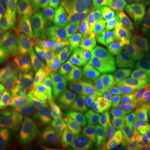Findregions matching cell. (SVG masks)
<instances>
[{"instance_id":"1","label":"cell","mask_w":150,"mask_h":150,"mask_svg":"<svg viewBox=\"0 0 150 150\" xmlns=\"http://www.w3.org/2000/svg\"><path fill=\"white\" fill-rule=\"evenodd\" d=\"M62 46L69 74L90 76L93 67V40L83 23L73 24L63 33Z\"/></svg>"},{"instance_id":"2","label":"cell","mask_w":150,"mask_h":150,"mask_svg":"<svg viewBox=\"0 0 150 150\" xmlns=\"http://www.w3.org/2000/svg\"><path fill=\"white\" fill-rule=\"evenodd\" d=\"M34 82L35 76L32 68L18 63L0 88V93L12 103L17 112H30L36 108Z\"/></svg>"},{"instance_id":"3","label":"cell","mask_w":150,"mask_h":150,"mask_svg":"<svg viewBox=\"0 0 150 150\" xmlns=\"http://www.w3.org/2000/svg\"><path fill=\"white\" fill-rule=\"evenodd\" d=\"M35 75L36 108L59 109L72 88L71 75H63L46 66H40Z\"/></svg>"},{"instance_id":"4","label":"cell","mask_w":150,"mask_h":150,"mask_svg":"<svg viewBox=\"0 0 150 150\" xmlns=\"http://www.w3.org/2000/svg\"><path fill=\"white\" fill-rule=\"evenodd\" d=\"M29 64L33 70H37L40 66H46L60 74L70 75L59 34L55 32L39 34Z\"/></svg>"},{"instance_id":"5","label":"cell","mask_w":150,"mask_h":150,"mask_svg":"<svg viewBox=\"0 0 150 150\" xmlns=\"http://www.w3.org/2000/svg\"><path fill=\"white\" fill-rule=\"evenodd\" d=\"M27 123L36 140L42 144H56L64 139L61 118L57 109L35 108L29 112Z\"/></svg>"},{"instance_id":"6","label":"cell","mask_w":150,"mask_h":150,"mask_svg":"<svg viewBox=\"0 0 150 150\" xmlns=\"http://www.w3.org/2000/svg\"><path fill=\"white\" fill-rule=\"evenodd\" d=\"M93 68L97 77L103 81L116 83L134 80V69L129 56L116 52H103L96 57Z\"/></svg>"},{"instance_id":"7","label":"cell","mask_w":150,"mask_h":150,"mask_svg":"<svg viewBox=\"0 0 150 150\" xmlns=\"http://www.w3.org/2000/svg\"><path fill=\"white\" fill-rule=\"evenodd\" d=\"M33 24L38 33H63L69 23L59 0H40L34 8Z\"/></svg>"},{"instance_id":"8","label":"cell","mask_w":150,"mask_h":150,"mask_svg":"<svg viewBox=\"0 0 150 150\" xmlns=\"http://www.w3.org/2000/svg\"><path fill=\"white\" fill-rule=\"evenodd\" d=\"M137 40L132 22L124 12L112 17L109 24L108 46L110 51L129 54L136 46Z\"/></svg>"},{"instance_id":"9","label":"cell","mask_w":150,"mask_h":150,"mask_svg":"<svg viewBox=\"0 0 150 150\" xmlns=\"http://www.w3.org/2000/svg\"><path fill=\"white\" fill-rule=\"evenodd\" d=\"M32 44L28 43L12 23L0 41V59L7 62L27 58L30 54Z\"/></svg>"},{"instance_id":"10","label":"cell","mask_w":150,"mask_h":150,"mask_svg":"<svg viewBox=\"0 0 150 150\" xmlns=\"http://www.w3.org/2000/svg\"><path fill=\"white\" fill-rule=\"evenodd\" d=\"M59 109L63 130L69 141L74 142L80 136H87L93 139H98L93 132H91L84 123L78 117L67 99L64 100Z\"/></svg>"},{"instance_id":"11","label":"cell","mask_w":150,"mask_h":150,"mask_svg":"<svg viewBox=\"0 0 150 150\" xmlns=\"http://www.w3.org/2000/svg\"><path fill=\"white\" fill-rule=\"evenodd\" d=\"M37 142L28 123L22 124L0 138V150H25L35 148Z\"/></svg>"},{"instance_id":"12","label":"cell","mask_w":150,"mask_h":150,"mask_svg":"<svg viewBox=\"0 0 150 150\" xmlns=\"http://www.w3.org/2000/svg\"><path fill=\"white\" fill-rule=\"evenodd\" d=\"M34 2L31 0H19L12 24L21 33L28 43L32 44V23L33 22Z\"/></svg>"},{"instance_id":"13","label":"cell","mask_w":150,"mask_h":150,"mask_svg":"<svg viewBox=\"0 0 150 150\" xmlns=\"http://www.w3.org/2000/svg\"><path fill=\"white\" fill-rule=\"evenodd\" d=\"M113 88V83L87 78H74L72 89L85 98H105Z\"/></svg>"},{"instance_id":"14","label":"cell","mask_w":150,"mask_h":150,"mask_svg":"<svg viewBox=\"0 0 150 150\" xmlns=\"http://www.w3.org/2000/svg\"><path fill=\"white\" fill-rule=\"evenodd\" d=\"M123 127L121 120L115 112L114 106H111L107 117L94 134L102 144H112L119 138Z\"/></svg>"},{"instance_id":"15","label":"cell","mask_w":150,"mask_h":150,"mask_svg":"<svg viewBox=\"0 0 150 150\" xmlns=\"http://www.w3.org/2000/svg\"><path fill=\"white\" fill-rule=\"evenodd\" d=\"M144 103L139 92H133L125 97L118 105L114 106L115 112L121 120L123 127L128 126L133 122Z\"/></svg>"},{"instance_id":"16","label":"cell","mask_w":150,"mask_h":150,"mask_svg":"<svg viewBox=\"0 0 150 150\" xmlns=\"http://www.w3.org/2000/svg\"><path fill=\"white\" fill-rule=\"evenodd\" d=\"M123 9L135 28L150 25V0H125Z\"/></svg>"},{"instance_id":"17","label":"cell","mask_w":150,"mask_h":150,"mask_svg":"<svg viewBox=\"0 0 150 150\" xmlns=\"http://www.w3.org/2000/svg\"><path fill=\"white\" fill-rule=\"evenodd\" d=\"M83 24L93 42L100 45L108 43L109 22L103 14L94 13L88 16Z\"/></svg>"},{"instance_id":"18","label":"cell","mask_w":150,"mask_h":150,"mask_svg":"<svg viewBox=\"0 0 150 150\" xmlns=\"http://www.w3.org/2000/svg\"><path fill=\"white\" fill-rule=\"evenodd\" d=\"M149 132L137 118L122 131L117 141V146L123 150H133L143 141Z\"/></svg>"},{"instance_id":"19","label":"cell","mask_w":150,"mask_h":150,"mask_svg":"<svg viewBox=\"0 0 150 150\" xmlns=\"http://www.w3.org/2000/svg\"><path fill=\"white\" fill-rule=\"evenodd\" d=\"M88 100L90 104V121L93 132L95 134L107 117L112 105L101 98H88Z\"/></svg>"},{"instance_id":"20","label":"cell","mask_w":150,"mask_h":150,"mask_svg":"<svg viewBox=\"0 0 150 150\" xmlns=\"http://www.w3.org/2000/svg\"><path fill=\"white\" fill-rule=\"evenodd\" d=\"M139 88L137 81L128 80L113 83V88L110 93L104 99L112 106H117L123 98L133 92H139Z\"/></svg>"},{"instance_id":"21","label":"cell","mask_w":150,"mask_h":150,"mask_svg":"<svg viewBox=\"0 0 150 150\" xmlns=\"http://www.w3.org/2000/svg\"><path fill=\"white\" fill-rule=\"evenodd\" d=\"M129 57L134 67L135 76L141 74L150 67V45L139 44L134 47Z\"/></svg>"},{"instance_id":"22","label":"cell","mask_w":150,"mask_h":150,"mask_svg":"<svg viewBox=\"0 0 150 150\" xmlns=\"http://www.w3.org/2000/svg\"><path fill=\"white\" fill-rule=\"evenodd\" d=\"M71 103L75 112L86 122L90 121V104L88 98L79 94L74 90L69 93Z\"/></svg>"},{"instance_id":"23","label":"cell","mask_w":150,"mask_h":150,"mask_svg":"<svg viewBox=\"0 0 150 150\" xmlns=\"http://www.w3.org/2000/svg\"><path fill=\"white\" fill-rule=\"evenodd\" d=\"M16 113V109L12 103L0 93V129L5 128Z\"/></svg>"},{"instance_id":"24","label":"cell","mask_w":150,"mask_h":150,"mask_svg":"<svg viewBox=\"0 0 150 150\" xmlns=\"http://www.w3.org/2000/svg\"><path fill=\"white\" fill-rule=\"evenodd\" d=\"M69 23L77 21L79 13L80 0H59Z\"/></svg>"},{"instance_id":"25","label":"cell","mask_w":150,"mask_h":150,"mask_svg":"<svg viewBox=\"0 0 150 150\" xmlns=\"http://www.w3.org/2000/svg\"><path fill=\"white\" fill-rule=\"evenodd\" d=\"M98 139H93L87 136H80L73 142L70 150H98L101 147Z\"/></svg>"},{"instance_id":"26","label":"cell","mask_w":150,"mask_h":150,"mask_svg":"<svg viewBox=\"0 0 150 150\" xmlns=\"http://www.w3.org/2000/svg\"><path fill=\"white\" fill-rule=\"evenodd\" d=\"M137 83L139 88V95L142 100L146 103L150 98V67L137 76Z\"/></svg>"},{"instance_id":"27","label":"cell","mask_w":150,"mask_h":150,"mask_svg":"<svg viewBox=\"0 0 150 150\" xmlns=\"http://www.w3.org/2000/svg\"><path fill=\"white\" fill-rule=\"evenodd\" d=\"M119 3L120 0H98V9L100 13L112 18L118 11Z\"/></svg>"},{"instance_id":"28","label":"cell","mask_w":150,"mask_h":150,"mask_svg":"<svg viewBox=\"0 0 150 150\" xmlns=\"http://www.w3.org/2000/svg\"><path fill=\"white\" fill-rule=\"evenodd\" d=\"M18 62H7L0 59V88L4 84Z\"/></svg>"},{"instance_id":"29","label":"cell","mask_w":150,"mask_h":150,"mask_svg":"<svg viewBox=\"0 0 150 150\" xmlns=\"http://www.w3.org/2000/svg\"><path fill=\"white\" fill-rule=\"evenodd\" d=\"M137 44L150 45V25L135 28Z\"/></svg>"},{"instance_id":"30","label":"cell","mask_w":150,"mask_h":150,"mask_svg":"<svg viewBox=\"0 0 150 150\" xmlns=\"http://www.w3.org/2000/svg\"><path fill=\"white\" fill-rule=\"evenodd\" d=\"M98 0H80L79 13L83 17H88L94 13L98 9Z\"/></svg>"},{"instance_id":"31","label":"cell","mask_w":150,"mask_h":150,"mask_svg":"<svg viewBox=\"0 0 150 150\" xmlns=\"http://www.w3.org/2000/svg\"><path fill=\"white\" fill-rule=\"evenodd\" d=\"M11 24L10 16L8 15V12L4 10L0 6V41L4 36L8 27Z\"/></svg>"},{"instance_id":"32","label":"cell","mask_w":150,"mask_h":150,"mask_svg":"<svg viewBox=\"0 0 150 150\" xmlns=\"http://www.w3.org/2000/svg\"><path fill=\"white\" fill-rule=\"evenodd\" d=\"M140 123L147 129L149 131L150 130V98L146 101V106L144 108V110L140 113L139 117Z\"/></svg>"},{"instance_id":"33","label":"cell","mask_w":150,"mask_h":150,"mask_svg":"<svg viewBox=\"0 0 150 150\" xmlns=\"http://www.w3.org/2000/svg\"><path fill=\"white\" fill-rule=\"evenodd\" d=\"M18 1L19 0H3V4L5 10L13 16L14 15L16 12Z\"/></svg>"},{"instance_id":"34","label":"cell","mask_w":150,"mask_h":150,"mask_svg":"<svg viewBox=\"0 0 150 150\" xmlns=\"http://www.w3.org/2000/svg\"><path fill=\"white\" fill-rule=\"evenodd\" d=\"M37 150H68V146L64 142H60L59 144L52 145L40 144Z\"/></svg>"},{"instance_id":"35","label":"cell","mask_w":150,"mask_h":150,"mask_svg":"<svg viewBox=\"0 0 150 150\" xmlns=\"http://www.w3.org/2000/svg\"><path fill=\"white\" fill-rule=\"evenodd\" d=\"M133 150H150V131L145 136L143 141Z\"/></svg>"},{"instance_id":"36","label":"cell","mask_w":150,"mask_h":150,"mask_svg":"<svg viewBox=\"0 0 150 150\" xmlns=\"http://www.w3.org/2000/svg\"><path fill=\"white\" fill-rule=\"evenodd\" d=\"M99 150H120L115 148V147H112L111 144H102L101 147L99 148Z\"/></svg>"},{"instance_id":"37","label":"cell","mask_w":150,"mask_h":150,"mask_svg":"<svg viewBox=\"0 0 150 150\" xmlns=\"http://www.w3.org/2000/svg\"><path fill=\"white\" fill-rule=\"evenodd\" d=\"M25 150H35V148H30V149H28Z\"/></svg>"},{"instance_id":"38","label":"cell","mask_w":150,"mask_h":150,"mask_svg":"<svg viewBox=\"0 0 150 150\" xmlns=\"http://www.w3.org/2000/svg\"><path fill=\"white\" fill-rule=\"evenodd\" d=\"M31 1H33V2H34V3H35V2H36L37 0H31Z\"/></svg>"},{"instance_id":"39","label":"cell","mask_w":150,"mask_h":150,"mask_svg":"<svg viewBox=\"0 0 150 150\" xmlns=\"http://www.w3.org/2000/svg\"><path fill=\"white\" fill-rule=\"evenodd\" d=\"M0 5H1V0H0Z\"/></svg>"}]
</instances>
